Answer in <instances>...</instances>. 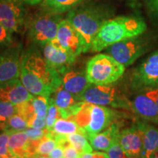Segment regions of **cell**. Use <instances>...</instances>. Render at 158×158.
Segmentation results:
<instances>
[{
    "instance_id": "6da1fadb",
    "label": "cell",
    "mask_w": 158,
    "mask_h": 158,
    "mask_svg": "<svg viewBox=\"0 0 158 158\" xmlns=\"http://www.w3.org/2000/svg\"><path fill=\"white\" fill-rule=\"evenodd\" d=\"M19 79L34 96H50L62 85V76L47 64L38 49L31 47L22 52Z\"/></svg>"
},
{
    "instance_id": "7a4b0ae2",
    "label": "cell",
    "mask_w": 158,
    "mask_h": 158,
    "mask_svg": "<svg viewBox=\"0 0 158 158\" xmlns=\"http://www.w3.org/2000/svg\"><path fill=\"white\" fill-rule=\"evenodd\" d=\"M146 29L145 22L138 18L121 16L106 20L94 40L91 51L100 52L114 43L140 36Z\"/></svg>"
},
{
    "instance_id": "3957f363",
    "label": "cell",
    "mask_w": 158,
    "mask_h": 158,
    "mask_svg": "<svg viewBox=\"0 0 158 158\" xmlns=\"http://www.w3.org/2000/svg\"><path fill=\"white\" fill-rule=\"evenodd\" d=\"M116 113L106 106L84 102L80 110L72 118L88 137L103 131L116 121Z\"/></svg>"
},
{
    "instance_id": "277c9868",
    "label": "cell",
    "mask_w": 158,
    "mask_h": 158,
    "mask_svg": "<svg viewBox=\"0 0 158 158\" xmlns=\"http://www.w3.org/2000/svg\"><path fill=\"white\" fill-rule=\"evenodd\" d=\"M125 67L107 54H99L88 61L86 76L90 84L110 85L123 76Z\"/></svg>"
},
{
    "instance_id": "5b68a950",
    "label": "cell",
    "mask_w": 158,
    "mask_h": 158,
    "mask_svg": "<svg viewBox=\"0 0 158 158\" xmlns=\"http://www.w3.org/2000/svg\"><path fill=\"white\" fill-rule=\"evenodd\" d=\"M66 19L81 36L84 44V53L89 52L99 29L106 21L103 16L92 7H81L71 10Z\"/></svg>"
},
{
    "instance_id": "8992f818",
    "label": "cell",
    "mask_w": 158,
    "mask_h": 158,
    "mask_svg": "<svg viewBox=\"0 0 158 158\" xmlns=\"http://www.w3.org/2000/svg\"><path fill=\"white\" fill-rule=\"evenodd\" d=\"M113 84H91L81 94V99L84 102L131 111L130 99Z\"/></svg>"
},
{
    "instance_id": "52a82bcc",
    "label": "cell",
    "mask_w": 158,
    "mask_h": 158,
    "mask_svg": "<svg viewBox=\"0 0 158 158\" xmlns=\"http://www.w3.org/2000/svg\"><path fill=\"white\" fill-rule=\"evenodd\" d=\"M58 14L47 12L35 17L28 28V37L33 44L43 47L56 38L62 19Z\"/></svg>"
},
{
    "instance_id": "ba28073f",
    "label": "cell",
    "mask_w": 158,
    "mask_h": 158,
    "mask_svg": "<svg viewBox=\"0 0 158 158\" xmlns=\"http://www.w3.org/2000/svg\"><path fill=\"white\" fill-rule=\"evenodd\" d=\"M106 50L107 54L118 62L128 67L145 52L146 45L143 40L137 36L114 43Z\"/></svg>"
},
{
    "instance_id": "9c48e42d",
    "label": "cell",
    "mask_w": 158,
    "mask_h": 158,
    "mask_svg": "<svg viewBox=\"0 0 158 158\" xmlns=\"http://www.w3.org/2000/svg\"><path fill=\"white\" fill-rule=\"evenodd\" d=\"M131 86L133 90L143 92L158 87V51L150 55L134 71Z\"/></svg>"
},
{
    "instance_id": "30bf717a",
    "label": "cell",
    "mask_w": 158,
    "mask_h": 158,
    "mask_svg": "<svg viewBox=\"0 0 158 158\" xmlns=\"http://www.w3.org/2000/svg\"><path fill=\"white\" fill-rule=\"evenodd\" d=\"M43 56L47 64L62 76L72 68L77 58L62 48L56 38L43 47Z\"/></svg>"
},
{
    "instance_id": "8fae6325",
    "label": "cell",
    "mask_w": 158,
    "mask_h": 158,
    "mask_svg": "<svg viewBox=\"0 0 158 158\" xmlns=\"http://www.w3.org/2000/svg\"><path fill=\"white\" fill-rule=\"evenodd\" d=\"M26 9L21 0H0V23L12 32H19L25 24Z\"/></svg>"
},
{
    "instance_id": "7c38bea8",
    "label": "cell",
    "mask_w": 158,
    "mask_h": 158,
    "mask_svg": "<svg viewBox=\"0 0 158 158\" xmlns=\"http://www.w3.org/2000/svg\"><path fill=\"white\" fill-rule=\"evenodd\" d=\"M21 55L20 45H12L0 51V84L19 78Z\"/></svg>"
},
{
    "instance_id": "4fadbf2b",
    "label": "cell",
    "mask_w": 158,
    "mask_h": 158,
    "mask_svg": "<svg viewBox=\"0 0 158 158\" xmlns=\"http://www.w3.org/2000/svg\"><path fill=\"white\" fill-rule=\"evenodd\" d=\"M56 38L62 48L74 56L78 57L84 53V44L82 37L68 19L60 21Z\"/></svg>"
},
{
    "instance_id": "5bb4252c",
    "label": "cell",
    "mask_w": 158,
    "mask_h": 158,
    "mask_svg": "<svg viewBox=\"0 0 158 158\" xmlns=\"http://www.w3.org/2000/svg\"><path fill=\"white\" fill-rule=\"evenodd\" d=\"M60 113L61 118H72L80 110L84 101L60 86L50 96Z\"/></svg>"
},
{
    "instance_id": "9a60e30c",
    "label": "cell",
    "mask_w": 158,
    "mask_h": 158,
    "mask_svg": "<svg viewBox=\"0 0 158 158\" xmlns=\"http://www.w3.org/2000/svg\"><path fill=\"white\" fill-rule=\"evenodd\" d=\"M118 142L130 158H142L143 141L141 133L136 124L122 128Z\"/></svg>"
},
{
    "instance_id": "2e32d148",
    "label": "cell",
    "mask_w": 158,
    "mask_h": 158,
    "mask_svg": "<svg viewBox=\"0 0 158 158\" xmlns=\"http://www.w3.org/2000/svg\"><path fill=\"white\" fill-rule=\"evenodd\" d=\"M33 97L34 95L25 88L19 78L0 84V100L2 101L19 106L31 100Z\"/></svg>"
},
{
    "instance_id": "e0dca14e",
    "label": "cell",
    "mask_w": 158,
    "mask_h": 158,
    "mask_svg": "<svg viewBox=\"0 0 158 158\" xmlns=\"http://www.w3.org/2000/svg\"><path fill=\"white\" fill-rule=\"evenodd\" d=\"M131 111L143 121L158 123V107L145 93L138 94L130 100Z\"/></svg>"
},
{
    "instance_id": "ac0fdd59",
    "label": "cell",
    "mask_w": 158,
    "mask_h": 158,
    "mask_svg": "<svg viewBox=\"0 0 158 158\" xmlns=\"http://www.w3.org/2000/svg\"><path fill=\"white\" fill-rule=\"evenodd\" d=\"M62 78V86L65 89L79 98L91 84L88 81L86 69H73L72 67Z\"/></svg>"
},
{
    "instance_id": "d6986e66",
    "label": "cell",
    "mask_w": 158,
    "mask_h": 158,
    "mask_svg": "<svg viewBox=\"0 0 158 158\" xmlns=\"http://www.w3.org/2000/svg\"><path fill=\"white\" fill-rule=\"evenodd\" d=\"M122 129L121 122L115 121L110 126L95 135L88 136V140L93 150L106 152L112 144L118 141L119 132Z\"/></svg>"
},
{
    "instance_id": "ffe728a7",
    "label": "cell",
    "mask_w": 158,
    "mask_h": 158,
    "mask_svg": "<svg viewBox=\"0 0 158 158\" xmlns=\"http://www.w3.org/2000/svg\"><path fill=\"white\" fill-rule=\"evenodd\" d=\"M149 123L143 120H139L135 123L141 132L143 141L142 158H149L158 149V127Z\"/></svg>"
},
{
    "instance_id": "44dd1931",
    "label": "cell",
    "mask_w": 158,
    "mask_h": 158,
    "mask_svg": "<svg viewBox=\"0 0 158 158\" xmlns=\"http://www.w3.org/2000/svg\"><path fill=\"white\" fill-rule=\"evenodd\" d=\"M9 149L14 158H30L36 156L25 131L10 134Z\"/></svg>"
},
{
    "instance_id": "7402d4cb",
    "label": "cell",
    "mask_w": 158,
    "mask_h": 158,
    "mask_svg": "<svg viewBox=\"0 0 158 158\" xmlns=\"http://www.w3.org/2000/svg\"><path fill=\"white\" fill-rule=\"evenodd\" d=\"M50 131L53 135L57 137H68L70 134L76 133H84V130L73 118H58Z\"/></svg>"
},
{
    "instance_id": "603a6c76",
    "label": "cell",
    "mask_w": 158,
    "mask_h": 158,
    "mask_svg": "<svg viewBox=\"0 0 158 158\" xmlns=\"http://www.w3.org/2000/svg\"><path fill=\"white\" fill-rule=\"evenodd\" d=\"M83 0H43L42 6L48 13H59L70 11Z\"/></svg>"
},
{
    "instance_id": "cb8c5ba5",
    "label": "cell",
    "mask_w": 158,
    "mask_h": 158,
    "mask_svg": "<svg viewBox=\"0 0 158 158\" xmlns=\"http://www.w3.org/2000/svg\"><path fill=\"white\" fill-rule=\"evenodd\" d=\"M27 128H29L28 124L25 118L19 114H16L2 124L0 130L12 134L17 132L25 131Z\"/></svg>"
},
{
    "instance_id": "d4e9b609",
    "label": "cell",
    "mask_w": 158,
    "mask_h": 158,
    "mask_svg": "<svg viewBox=\"0 0 158 158\" xmlns=\"http://www.w3.org/2000/svg\"><path fill=\"white\" fill-rule=\"evenodd\" d=\"M68 140L71 145L78 152L80 155L93 152L88 138L84 133H76L68 136Z\"/></svg>"
},
{
    "instance_id": "484cf974",
    "label": "cell",
    "mask_w": 158,
    "mask_h": 158,
    "mask_svg": "<svg viewBox=\"0 0 158 158\" xmlns=\"http://www.w3.org/2000/svg\"><path fill=\"white\" fill-rule=\"evenodd\" d=\"M37 117L46 119L48 114L49 98L45 96H34L30 100Z\"/></svg>"
},
{
    "instance_id": "4316f807",
    "label": "cell",
    "mask_w": 158,
    "mask_h": 158,
    "mask_svg": "<svg viewBox=\"0 0 158 158\" xmlns=\"http://www.w3.org/2000/svg\"><path fill=\"white\" fill-rule=\"evenodd\" d=\"M58 146V143L51 134L48 133L40 141L36 149V156H48L51 152Z\"/></svg>"
},
{
    "instance_id": "83f0119b",
    "label": "cell",
    "mask_w": 158,
    "mask_h": 158,
    "mask_svg": "<svg viewBox=\"0 0 158 158\" xmlns=\"http://www.w3.org/2000/svg\"><path fill=\"white\" fill-rule=\"evenodd\" d=\"M18 114V106L0 100V127L13 115Z\"/></svg>"
},
{
    "instance_id": "f1b7e54d",
    "label": "cell",
    "mask_w": 158,
    "mask_h": 158,
    "mask_svg": "<svg viewBox=\"0 0 158 158\" xmlns=\"http://www.w3.org/2000/svg\"><path fill=\"white\" fill-rule=\"evenodd\" d=\"M61 118L60 113H59V109L57 108L56 105L54 104L52 99L49 98V104H48V114H47L46 118V129L51 130L54 127L55 122L58 118Z\"/></svg>"
},
{
    "instance_id": "f546056e",
    "label": "cell",
    "mask_w": 158,
    "mask_h": 158,
    "mask_svg": "<svg viewBox=\"0 0 158 158\" xmlns=\"http://www.w3.org/2000/svg\"><path fill=\"white\" fill-rule=\"evenodd\" d=\"M10 133L5 131L0 133V158H14L9 149Z\"/></svg>"
},
{
    "instance_id": "4dcf8cb0",
    "label": "cell",
    "mask_w": 158,
    "mask_h": 158,
    "mask_svg": "<svg viewBox=\"0 0 158 158\" xmlns=\"http://www.w3.org/2000/svg\"><path fill=\"white\" fill-rule=\"evenodd\" d=\"M13 34L0 23V50H3L13 45Z\"/></svg>"
},
{
    "instance_id": "1f68e13d",
    "label": "cell",
    "mask_w": 158,
    "mask_h": 158,
    "mask_svg": "<svg viewBox=\"0 0 158 158\" xmlns=\"http://www.w3.org/2000/svg\"><path fill=\"white\" fill-rule=\"evenodd\" d=\"M58 145L62 147L64 149V158H80L81 155L68 141V138L59 142Z\"/></svg>"
},
{
    "instance_id": "d6a6232c",
    "label": "cell",
    "mask_w": 158,
    "mask_h": 158,
    "mask_svg": "<svg viewBox=\"0 0 158 158\" xmlns=\"http://www.w3.org/2000/svg\"><path fill=\"white\" fill-rule=\"evenodd\" d=\"M106 153L109 158H130L118 141L112 144L111 147L106 151Z\"/></svg>"
},
{
    "instance_id": "836d02e7",
    "label": "cell",
    "mask_w": 158,
    "mask_h": 158,
    "mask_svg": "<svg viewBox=\"0 0 158 158\" xmlns=\"http://www.w3.org/2000/svg\"><path fill=\"white\" fill-rule=\"evenodd\" d=\"M26 133L28 135L29 139L31 141L40 142L47 134L48 133L49 130L46 128L45 129H35V128H27L25 130Z\"/></svg>"
},
{
    "instance_id": "e575fe53",
    "label": "cell",
    "mask_w": 158,
    "mask_h": 158,
    "mask_svg": "<svg viewBox=\"0 0 158 158\" xmlns=\"http://www.w3.org/2000/svg\"><path fill=\"white\" fill-rule=\"evenodd\" d=\"M80 158H109L107 153L100 151L84 153L81 155Z\"/></svg>"
},
{
    "instance_id": "d590c367",
    "label": "cell",
    "mask_w": 158,
    "mask_h": 158,
    "mask_svg": "<svg viewBox=\"0 0 158 158\" xmlns=\"http://www.w3.org/2000/svg\"><path fill=\"white\" fill-rule=\"evenodd\" d=\"M48 157L50 158H64V149L62 147L58 145L49 154Z\"/></svg>"
},
{
    "instance_id": "8d00e7d4",
    "label": "cell",
    "mask_w": 158,
    "mask_h": 158,
    "mask_svg": "<svg viewBox=\"0 0 158 158\" xmlns=\"http://www.w3.org/2000/svg\"><path fill=\"white\" fill-rule=\"evenodd\" d=\"M144 93L147 94L149 98H151L158 107V87L145 91Z\"/></svg>"
},
{
    "instance_id": "74e56055",
    "label": "cell",
    "mask_w": 158,
    "mask_h": 158,
    "mask_svg": "<svg viewBox=\"0 0 158 158\" xmlns=\"http://www.w3.org/2000/svg\"><path fill=\"white\" fill-rule=\"evenodd\" d=\"M24 4H28V5H37L43 2V0H21Z\"/></svg>"
},
{
    "instance_id": "f35d334b",
    "label": "cell",
    "mask_w": 158,
    "mask_h": 158,
    "mask_svg": "<svg viewBox=\"0 0 158 158\" xmlns=\"http://www.w3.org/2000/svg\"><path fill=\"white\" fill-rule=\"evenodd\" d=\"M149 158H158V149L157 151H155L153 154H152Z\"/></svg>"
},
{
    "instance_id": "ab89813d",
    "label": "cell",
    "mask_w": 158,
    "mask_h": 158,
    "mask_svg": "<svg viewBox=\"0 0 158 158\" xmlns=\"http://www.w3.org/2000/svg\"><path fill=\"white\" fill-rule=\"evenodd\" d=\"M32 158H50L48 156H35Z\"/></svg>"
},
{
    "instance_id": "60d3db41",
    "label": "cell",
    "mask_w": 158,
    "mask_h": 158,
    "mask_svg": "<svg viewBox=\"0 0 158 158\" xmlns=\"http://www.w3.org/2000/svg\"><path fill=\"white\" fill-rule=\"evenodd\" d=\"M154 5H155L156 6V7L157 8H158V0H152Z\"/></svg>"
},
{
    "instance_id": "b9f144b4",
    "label": "cell",
    "mask_w": 158,
    "mask_h": 158,
    "mask_svg": "<svg viewBox=\"0 0 158 158\" xmlns=\"http://www.w3.org/2000/svg\"><path fill=\"white\" fill-rule=\"evenodd\" d=\"M30 158H32V157H30Z\"/></svg>"
}]
</instances>
